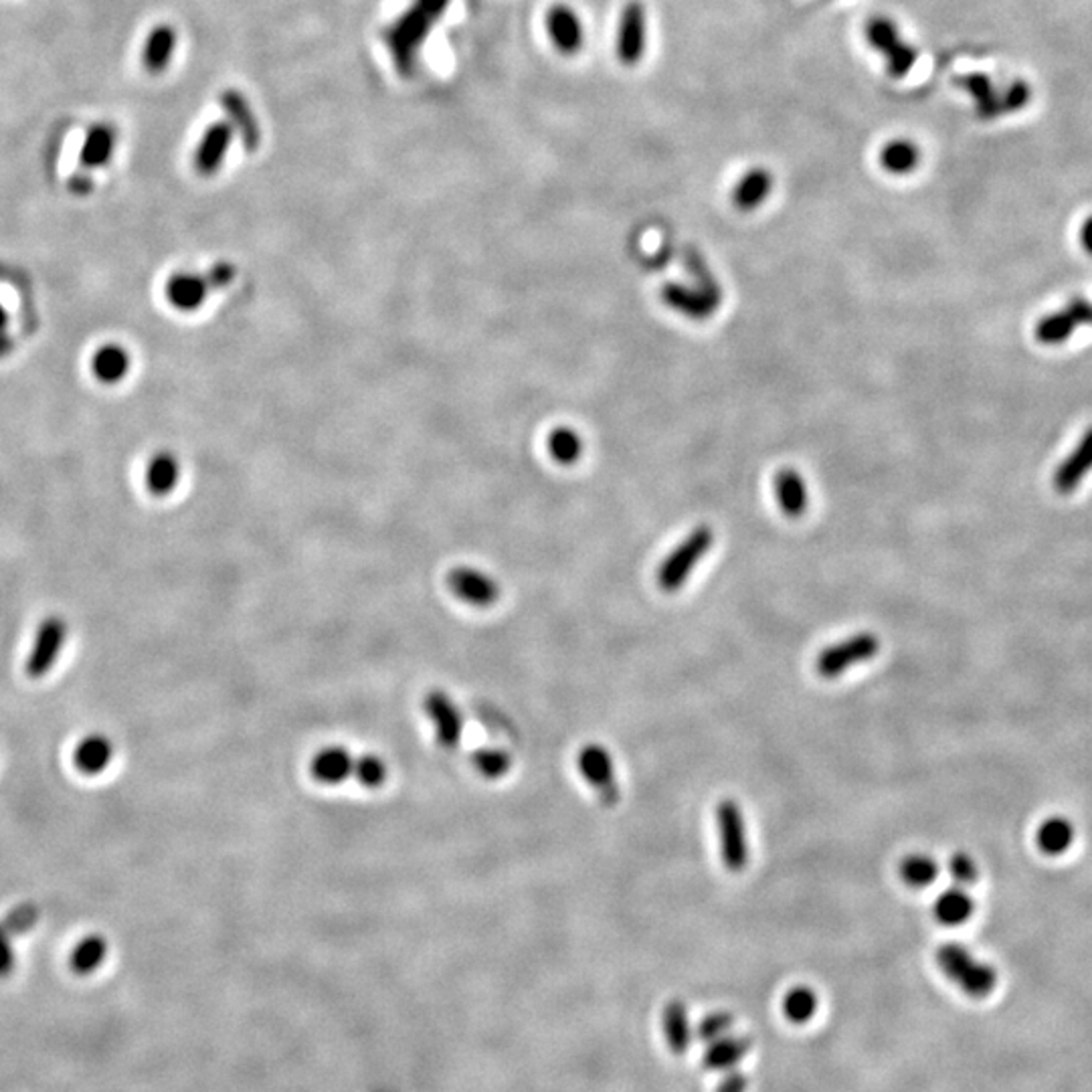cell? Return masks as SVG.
<instances>
[{
	"label": "cell",
	"instance_id": "cell-1",
	"mask_svg": "<svg viewBox=\"0 0 1092 1092\" xmlns=\"http://www.w3.org/2000/svg\"><path fill=\"white\" fill-rule=\"evenodd\" d=\"M450 4L452 0H413L410 8L385 31L388 55L401 75L415 71L421 47Z\"/></svg>",
	"mask_w": 1092,
	"mask_h": 1092
},
{
	"label": "cell",
	"instance_id": "cell-2",
	"mask_svg": "<svg viewBox=\"0 0 1092 1092\" xmlns=\"http://www.w3.org/2000/svg\"><path fill=\"white\" fill-rule=\"evenodd\" d=\"M714 545V530L710 526H696L688 532L680 545L674 546L672 552L663 559L656 572V581L661 592L674 593L683 589L692 575V570L700 565V561Z\"/></svg>",
	"mask_w": 1092,
	"mask_h": 1092
},
{
	"label": "cell",
	"instance_id": "cell-3",
	"mask_svg": "<svg viewBox=\"0 0 1092 1092\" xmlns=\"http://www.w3.org/2000/svg\"><path fill=\"white\" fill-rule=\"evenodd\" d=\"M936 963L941 971L959 985V989L976 1000L987 998L996 983L998 973L991 965L978 961L961 945H943L936 951Z\"/></svg>",
	"mask_w": 1092,
	"mask_h": 1092
},
{
	"label": "cell",
	"instance_id": "cell-4",
	"mask_svg": "<svg viewBox=\"0 0 1092 1092\" xmlns=\"http://www.w3.org/2000/svg\"><path fill=\"white\" fill-rule=\"evenodd\" d=\"M716 825H718L723 865L734 874L743 872L749 866L751 845H749L747 821H745L741 805L732 799L721 801L716 807Z\"/></svg>",
	"mask_w": 1092,
	"mask_h": 1092
},
{
	"label": "cell",
	"instance_id": "cell-5",
	"mask_svg": "<svg viewBox=\"0 0 1092 1092\" xmlns=\"http://www.w3.org/2000/svg\"><path fill=\"white\" fill-rule=\"evenodd\" d=\"M866 41L885 55L888 75L894 79L907 77L918 59V51L900 37L898 24L888 17L878 15L866 23Z\"/></svg>",
	"mask_w": 1092,
	"mask_h": 1092
},
{
	"label": "cell",
	"instance_id": "cell-6",
	"mask_svg": "<svg viewBox=\"0 0 1092 1092\" xmlns=\"http://www.w3.org/2000/svg\"><path fill=\"white\" fill-rule=\"evenodd\" d=\"M880 652V639L870 632H860L854 636L836 641L819 652L816 660V672L825 680H834L845 674L850 668L860 666L865 661L876 658Z\"/></svg>",
	"mask_w": 1092,
	"mask_h": 1092
},
{
	"label": "cell",
	"instance_id": "cell-7",
	"mask_svg": "<svg viewBox=\"0 0 1092 1092\" xmlns=\"http://www.w3.org/2000/svg\"><path fill=\"white\" fill-rule=\"evenodd\" d=\"M66 641H68V623L57 615H51L43 619L41 625L37 627L33 648L24 661L26 676L33 680H39L47 676L53 670L57 658L61 656Z\"/></svg>",
	"mask_w": 1092,
	"mask_h": 1092
},
{
	"label": "cell",
	"instance_id": "cell-8",
	"mask_svg": "<svg viewBox=\"0 0 1092 1092\" xmlns=\"http://www.w3.org/2000/svg\"><path fill=\"white\" fill-rule=\"evenodd\" d=\"M577 767L583 779L592 785L597 797L605 805H615L621 797L614 759L609 751L601 745H585L577 754Z\"/></svg>",
	"mask_w": 1092,
	"mask_h": 1092
},
{
	"label": "cell",
	"instance_id": "cell-9",
	"mask_svg": "<svg viewBox=\"0 0 1092 1092\" xmlns=\"http://www.w3.org/2000/svg\"><path fill=\"white\" fill-rule=\"evenodd\" d=\"M661 299L674 312H680L686 319H710L721 306V288L716 281L700 284L698 288H686L678 284H668L661 288Z\"/></svg>",
	"mask_w": 1092,
	"mask_h": 1092
},
{
	"label": "cell",
	"instance_id": "cell-10",
	"mask_svg": "<svg viewBox=\"0 0 1092 1092\" xmlns=\"http://www.w3.org/2000/svg\"><path fill=\"white\" fill-rule=\"evenodd\" d=\"M448 587L452 589L455 597L472 607H492L501 599V585L498 581L476 567H455L448 575Z\"/></svg>",
	"mask_w": 1092,
	"mask_h": 1092
},
{
	"label": "cell",
	"instance_id": "cell-11",
	"mask_svg": "<svg viewBox=\"0 0 1092 1092\" xmlns=\"http://www.w3.org/2000/svg\"><path fill=\"white\" fill-rule=\"evenodd\" d=\"M423 708L427 718L432 721L437 743L448 751H455L463 736L461 708L455 705L454 698L443 690H432L423 700Z\"/></svg>",
	"mask_w": 1092,
	"mask_h": 1092
},
{
	"label": "cell",
	"instance_id": "cell-12",
	"mask_svg": "<svg viewBox=\"0 0 1092 1092\" xmlns=\"http://www.w3.org/2000/svg\"><path fill=\"white\" fill-rule=\"evenodd\" d=\"M645 6L639 0H630L617 24V59L625 68H636L645 53Z\"/></svg>",
	"mask_w": 1092,
	"mask_h": 1092
},
{
	"label": "cell",
	"instance_id": "cell-13",
	"mask_svg": "<svg viewBox=\"0 0 1092 1092\" xmlns=\"http://www.w3.org/2000/svg\"><path fill=\"white\" fill-rule=\"evenodd\" d=\"M1078 326H1092V302L1074 297L1060 312L1048 314L1036 326V339L1042 344H1062L1069 341Z\"/></svg>",
	"mask_w": 1092,
	"mask_h": 1092
},
{
	"label": "cell",
	"instance_id": "cell-14",
	"mask_svg": "<svg viewBox=\"0 0 1092 1092\" xmlns=\"http://www.w3.org/2000/svg\"><path fill=\"white\" fill-rule=\"evenodd\" d=\"M546 33L561 55L572 57L585 46V26L569 4H552L546 11Z\"/></svg>",
	"mask_w": 1092,
	"mask_h": 1092
},
{
	"label": "cell",
	"instance_id": "cell-15",
	"mask_svg": "<svg viewBox=\"0 0 1092 1092\" xmlns=\"http://www.w3.org/2000/svg\"><path fill=\"white\" fill-rule=\"evenodd\" d=\"M219 104L243 148L248 152H255L261 146V126L251 108L250 99L241 91L225 90L219 95Z\"/></svg>",
	"mask_w": 1092,
	"mask_h": 1092
},
{
	"label": "cell",
	"instance_id": "cell-16",
	"mask_svg": "<svg viewBox=\"0 0 1092 1092\" xmlns=\"http://www.w3.org/2000/svg\"><path fill=\"white\" fill-rule=\"evenodd\" d=\"M233 138H235V132L229 126L228 120L213 122L206 128L197 144L195 157H193V166L201 177H213L221 170Z\"/></svg>",
	"mask_w": 1092,
	"mask_h": 1092
},
{
	"label": "cell",
	"instance_id": "cell-17",
	"mask_svg": "<svg viewBox=\"0 0 1092 1092\" xmlns=\"http://www.w3.org/2000/svg\"><path fill=\"white\" fill-rule=\"evenodd\" d=\"M354 759L357 757L352 752L339 745L324 747L314 754L310 763V774L324 785H341L352 779Z\"/></svg>",
	"mask_w": 1092,
	"mask_h": 1092
},
{
	"label": "cell",
	"instance_id": "cell-18",
	"mask_svg": "<svg viewBox=\"0 0 1092 1092\" xmlns=\"http://www.w3.org/2000/svg\"><path fill=\"white\" fill-rule=\"evenodd\" d=\"M211 284L203 273H175L166 284V299L181 312H195L205 304Z\"/></svg>",
	"mask_w": 1092,
	"mask_h": 1092
},
{
	"label": "cell",
	"instance_id": "cell-19",
	"mask_svg": "<svg viewBox=\"0 0 1092 1092\" xmlns=\"http://www.w3.org/2000/svg\"><path fill=\"white\" fill-rule=\"evenodd\" d=\"M177 43H179V35L172 24H157L148 33L144 47H142V68L146 69V73H150V75L164 73L175 57Z\"/></svg>",
	"mask_w": 1092,
	"mask_h": 1092
},
{
	"label": "cell",
	"instance_id": "cell-20",
	"mask_svg": "<svg viewBox=\"0 0 1092 1092\" xmlns=\"http://www.w3.org/2000/svg\"><path fill=\"white\" fill-rule=\"evenodd\" d=\"M1092 470V427L1085 433L1072 454L1058 466L1054 474V488L1060 494H1070Z\"/></svg>",
	"mask_w": 1092,
	"mask_h": 1092
},
{
	"label": "cell",
	"instance_id": "cell-21",
	"mask_svg": "<svg viewBox=\"0 0 1092 1092\" xmlns=\"http://www.w3.org/2000/svg\"><path fill=\"white\" fill-rule=\"evenodd\" d=\"M112 759H114V745L102 732H91L88 736H84L73 751L75 769L88 777L104 774L110 767Z\"/></svg>",
	"mask_w": 1092,
	"mask_h": 1092
},
{
	"label": "cell",
	"instance_id": "cell-22",
	"mask_svg": "<svg viewBox=\"0 0 1092 1092\" xmlns=\"http://www.w3.org/2000/svg\"><path fill=\"white\" fill-rule=\"evenodd\" d=\"M774 186L775 179L771 170H767L763 166H754L736 182V186L732 190V205L743 213H751L769 199Z\"/></svg>",
	"mask_w": 1092,
	"mask_h": 1092
},
{
	"label": "cell",
	"instance_id": "cell-23",
	"mask_svg": "<svg viewBox=\"0 0 1092 1092\" xmlns=\"http://www.w3.org/2000/svg\"><path fill=\"white\" fill-rule=\"evenodd\" d=\"M775 498L783 514L789 518H799L809 504V494L805 479L794 468H781L774 478Z\"/></svg>",
	"mask_w": 1092,
	"mask_h": 1092
},
{
	"label": "cell",
	"instance_id": "cell-24",
	"mask_svg": "<svg viewBox=\"0 0 1092 1092\" xmlns=\"http://www.w3.org/2000/svg\"><path fill=\"white\" fill-rule=\"evenodd\" d=\"M115 148V130L110 124H93L84 138L79 150V164L88 170L106 166Z\"/></svg>",
	"mask_w": 1092,
	"mask_h": 1092
},
{
	"label": "cell",
	"instance_id": "cell-25",
	"mask_svg": "<svg viewBox=\"0 0 1092 1092\" xmlns=\"http://www.w3.org/2000/svg\"><path fill=\"white\" fill-rule=\"evenodd\" d=\"M1076 838L1074 823L1064 816H1050L1044 819L1036 832V845L1046 856H1062L1067 854Z\"/></svg>",
	"mask_w": 1092,
	"mask_h": 1092
},
{
	"label": "cell",
	"instance_id": "cell-26",
	"mask_svg": "<svg viewBox=\"0 0 1092 1092\" xmlns=\"http://www.w3.org/2000/svg\"><path fill=\"white\" fill-rule=\"evenodd\" d=\"M128 370L130 354L117 344H106L97 348L91 357V372L104 385L120 383L128 375Z\"/></svg>",
	"mask_w": 1092,
	"mask_h": 1092
},
{
	"label": "cell",
	"instance_id": "cell-27",
	"mask_svg": "<svg viewBox=\"0 0 1092 1092\" xmlns=\"http://www.w3.org/2000/svg\"><path fill=\"white\" fill-rule=\"evenodd\" d=\"M106 957H108V941H106V936L97 933L86 934L73 947V951L69 956V967H71V971L75 976L88 978V976H93L104 965Z\"/></svg>",
	"mask_w": 1092,
	"mask_h": 1092
},
{
	"label": "cell",
	"instance_id": "cell-28",
	"mask_svg": "<svg viewBox=\"0 0 1092 1092\" xmlns=\"http://www.w3.org/2000/svg\"><path fill=\"white\" fill-rule=\"evenodd\" d=\"M878 160H880V166L890 175L905 177L918 168L921 148L909 138H894L882 146Z\"/></svg>",
	"mask_w": 1092,
	"mask_h": 1092
},
{
	"label": "cell",
	"instance_id": "cell-29",
	"mask_svg": "<svg viewBox=\"0 0 1092 1092\" xmlns=\"http://www.w3.org/2000/svg\"><path fill=\"white\" fill-rule=\"evenodd\" d=\"M976 903L963 888H949L934 900V918L945 927H959L973 916Z\"/></svg>",
	"mask_w": 1092,
	"mask_h": 1092
},
{
	"label": "cell",
	"instance_id": "cell-30",
	"mask_svg": "<svg viewBox=\"0 0 1092 1092\" xmlns=\"http://www.w3.org/2000/svg\"><path fill=\"white\" fill-rule=\"evenodd\" d=\"M181 479V463L170 452L154 455L146 468V488L154 496L170 494Z\"/></svg>",
	"mask_w": 1092,
	"mask_h": 1092
},
{
	"label": "cell",
	"instance_id": "cell-31",
	"mask_svg": "<svg viewBox=\"0 0 1092 1092\" xmlns=\"http://www.w3.org/2000/svg\"><path fill=\"white\" fill-rule=\"evenodd\" d=\"M957 84L963 88V90L969 91L971 97L976 99V106H978V114L981 117H996L1001 112H1005V106H1003V97L998 95V91L994 90L991 86V79L981 75V73H971V75H965V77H959Z\"/></svg>",
	"mask_w": 1092,
	"mask_h": 1092
},
{
	"label": "cell",
	"instance_id": "cell-32",
	"mask_svg": "<svg viewBox=\"0 0 1092 1092\" xmlns=\"http://www.w3.org/2000/svg\"><path fill=\"white\" fill-rule=\"evenodd\" d=\"M546 445H548V454L563 463V466H570L575 461H579L583 457L585 452V441L579 433L570 427H557L552 432L548 433V439H546Z\"/></svg>",
	"mask_w": 1092,
	"mask_h": 1092
},
{
	"label": "cell",
	"instance_id": "cell-33",
	"mask_svg": "<svg viewBox=\"0 0 1092 1092\" xmlns=\"http://www.w3.org/2000/svg\"><path fill=\"white\" fill-rule=\"evenodd\" d=\"M663 1030L666 1040L676 1054H683L690 1042V1025L683 1001H672L663 1009Z\"/></svg>",
	"mask_w": 1092,
	"mask_h": 1092
},
{
	"label": "cell",
	"instance_id": "cell-34",
	"mask_svg": "<svg viewBox=\"0 0 1092 1092\" xmlns=\"http://www.w3.org/2000/svg\"><path fill=\"white\" fill-rule=\"evenodd\" d=\"M898 874L910 888H925L939 876V866L927 854H910L898 866Z\"/></svg>",
	"mask_w": 1092,
	"mask_h": 1092
},
{
	"label": "cell",
	"instance_id": "cell-35",
	"mask_svg": "<svg viewBox=\"0 0 1092 1092\" xmlns=\"http://www.w3.org/2000/svg\"><path fill=\"white\" fill-rule=\"evenodd\" d=\"M749 1050V1042L743 1038H723L716 1040L706 1052V1067L714 1070H725L734 1067Z\"/></svg>",
	"mask_w": 1092,
	"mask_h": 1092
},
{
	"label": "cell",
	"instance_id": "cell-36",
	"mask_svg": "<svg viewBox=\"0 0 1092 1092\" xmlns=\"http://www.w3.org/2000/svg\"><path fill=\"white\" fill-rule=\"evenodd\" d=\"M818 1009V998L809 987L799 985L791 989L783 1000V1012L789 1022L794 1024H805L812 1020V1016Z\"/></svg>",
	"mask_w": 1092,
	"mask_h": 1092
},
{
	"label": "cell",
	"instance_id": "cell-37",
	"mask_svg": "<svg viewBox=\"0 0 1092 1092\" xmlns=\"http://www.w3.org/2000/svg\"><path fill=\"white\" fill-rule=\"evenodd\" d=\"M476 771H478L484 779H502L504 775L508 774L512 769V757L506 749H498V747H484L474 752V759H472Z\"/></svg>",
	"mask_w": 1092,
	"mask_h": 1092
},
{
	"label": "cell",
	"instance_id": "cell-38",
	"mask_svg": "<svg viewBox=\"0 0 1092 1092\" xmlns=\"http://www.w3.org/2000/svg\"><path fill=\"white\" fill-rule=\"evenodd\" d=\"M352 779H357L363 787L377 789V787H381V785H385V783H387V763H385L379 754H359V757L354 759V774H352Z\"/></svg>",
	"mask_w": 1092,
	"mask_h": 1092
},
{
	"label": "cell",
	"instance_id": "cell-39",
	"mask_svg": "<svg viewBox=\"0 0 1092 1092\" xmlns=\"http://www.w3.org/2000/svg\"><path fill=\"white\" fill-rule=\"evenodd\" d=\"M949 874H951V878L956 880L959 887L976 885L979 878L978 862L969 854L957 852L949 860Z\"/></svg>",
	"mask_w": 1092,
	"mask_h": 1092
},
{
	"label": "cell",
	"instance_id": "cell-40",
	"mask_svg": "<svg viewBox=\"0 0 1092 1092\" xmlns=\"http://www.w3.org/2000/svg\"><path fill=\"white\" fill-rule=\"evenodd\" d=\"M730 1025H732L730 1016H727V1014H714V1016H708V1018L703 1020L698 1032H700L703 1040H708V1042L712 1040L714 1042V1040H718L721 1036L727 1034Z\"/></svg>",
	"mask_w": 1092,
	"mask_h": 1092
},
{
	"label": "cell",
	"instance_id": "cell-41",
	"mask_svg": "<svg viewBox=\"0 0 1092 1092\" xmlns=\"http://www.w3.org/2000/svg\"><path fill=\"white\" fill-rule=\"evenodd\" d=\"M17 967V957L6 927L0 925V979L11 978Z\"/></svg>",
	"mask_w": 1092,
	"mask_h": 1092
},
{
	"label": "cell",
	"instance_id": "cell-42",
	"mask_svg": "<svg viewBox=\"0 0 1092 1092\" xmlns=\"http://www.w3.org/2000/svg\"><path fill=\"white\" fill-rule=\"evenodd\" d=\"M205 275L206 279H208V284H211V290H217V288H225V286H229V284L233 281L235 270H233V266H231V263H217V266H213V270H208V273H205Z\"/></svg>",
	"mask_w": 1092,
	"mask_h": 1092
},
{
	"label": "cell",
	"instance_id": "cell-43",
	"mask_svg": "<svg viewBox=\"0 0 1092 1092\" xmlns=\"http://www.w3.org/2000/svg\"><path fill=\"white\" fill-rule=\"evenodd\" d=\"M33 925H35V910L19 909L15 910V912L8 916V921H6V925H4V927H8L11 931L21 933V931H26V929H29V927H33Z\"/></svg>",
	"mask_w": 1092,
	"mask_h": 1092
},
{
	"label": "cell",
	"instance_id": "cell-44",
	"mask_svg": "<svg viewBox=\"0 0 1092 1092\" xmlns=\"http://www.w3.org/2000/svg\"><path fill=\"white\" fill-rule=\"evenodd\" d=\"M747 1091V1078L741 1074H730L727 1080L721 1085L718 1092H745Z\"/></svg>",
	"mask_w": 1092,
	"mask_h": 1092
},
{
	"label": "cell",
	"instance_id": "cell-45",
	"mask_svg": "<svg viewBox=\"0 0 1092 1092\" xmlns=\"http://www.w3.org/2000/svg\"><path fill=\"white\" fill-rule=\"evenodd\" d=\"M1080 243L1087 253L1092 255V217L1085 221V225L1080 229Z\"/></svg>",
	"mask_w": 1092,
	"mask_h": 1092
},
{
	"label": "cell",
	"instance_id": "cell-46",
	"mask_svg": "<svg viewBox=\"0 0 1092 1092\" xmlns=\"http://www.w3.org/2000/svg\"><path fill=\"white\" fill-rule=\"evenodd\" d=\"M6 326H8V314H6V310H4V306H2V304H0V334H4V330H6Z\"/></svg>",
	"mask_w": 1092,
	"mask_h": 1092
}]
</instances>
